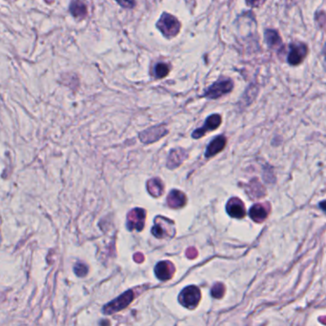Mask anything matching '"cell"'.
<instances>
[{
    "label": "cell",
    "instance_id": "17",
    "mask_svg": "<svg viewBox=\"0 0 326 326\" xmlns=\"http://www.w3.org/2000/svg\"><path fill=\"white\" fill-rule=\"evenodd\" d=\"M264 40H265L268 48L272 49V50H277V49L282 47V40L276 30L266 29L264 31Z\"/></svg>",
    "mask_w": 326,
    "mask_h": 326
},
{
    "label": "cell",
    "instance_id": "10",
    "mask_svg": "<svg viewBox=\"0 0 326 326\" xmlns=\"http://www.w3.org/2000/svg\"><path fill=\"white\" fill-rule=\"evenodd\" d=\"M175 266L174 264L168 261L159 262L156 267H155V274L156 277L159 278V280L166 281L173 278L175 274Z\"/></svg>",
    "mask_w": 326,
    "mask_h": 326
},
{
    "label": "cell",
    "instance_id": "29",
    "mask_svg": "<svg viewBox=\"0 0 326 326\" xmlns=\"http://www.w3.org/2000/svg\"><path fill=\"white\" fill-rule=\"evenodd\" d=\"M45 1H46V2L48 3V4H51V3H52V2L54 1V0H45Z\"/></svg>",
    "mask_w": 326,
    "mask_h": 326
},
{
    "label": "cell",
    "instance_id": "11",
    "mask_svg": "<svg viewBox=\"0 0 326 326\" xmlns=\"http://www.w3.org/2000/svg\"><path fill=\"white\" fill-rule=\"evenodd\" d=\"M226 211L228 215L235 219H242L246 215L244 204L238 198H232L229 199L226 205Z\"/></svg>",
    "mask_w": 326,
    "mask_h": 326
},
{
    "label": "cell",
    "instance_id": "9",
    "mask_svg": "<svg viewBox=\"0 0 326 326\" xmlns=\"http://www.w3.org/2000/svg\"><path fill=\"white\" fill-rule=\"evenodd\" d=\"M222 123V117L220 115H212L210 116L208 119H207L204 125L202 127L199 128L197 130H195L192 134V136L194 138H199L201 136L206 134L207 132H211V131H214L216 128L220 127Z\"/></svg>",
    "mask_w": 326,
    "mask_h": 326
},
{
    "label": "cell",
    "instance_id": "30",
    "mask_svg": "<svg viewBox=\"0 0 326 326\" xmlns=\"http://www.w3.org/2000/svg\"><path fill=\"white\" fill-rule=\"evenodd\" d=\"M10 2H14V1H16V0H8Z\"/></svg>",
    "mask_w": 326,
    "mask_h": 326
},
{
    "label": "cell",
    "instance_id": "1",
    "mask_svg": "<svg viewBox=\"0 0 326 326\" xmlns=\"http://www.w3.org/2000/svg\"><path fill=\"white\" fill-rule=\"evenodd\" d=\"M156 27L166 40H172L176 38L180 32L182 22L174 15L163 12L157 21Z\"/></svg>",
    "mask_w": 326,
    "mask_h": 326
},
{
    "label": "cell",
    "instance_id": "28",
    "mask_svg": "<svg viewBox=\"0 0 326 326\" xmlns=\"http://www.w3.org/2000/svg\"><path fill=\"white\" fill-rule=\"evenodd\" d=\"M100 326H110V322L108 320H102L99 322Z\"/></svg>",
    "mask_w": 326,
    "mask_h": 326
},
{
    "label": "cell",
    "instance_id": "7",
    "mask_svg": "<svg viewBox=\"0 0 326 326\" xmlns=\"http://www.w3.org/2000/svg\"><path fill=\"white\" fill-rule=\"evenodd\" d=\"M146 218V211L142 208H135L131 210L127 215L128 230H143L144 223Z\"/></svg>",
    "mask_w": 326,
    "mask_h": 326
},
{
    "label": "cell",
    "instance_id": "21",
    "mask_svg": "<svg viewBox=\"0 0 326 326\" xmlns=\"http://www.w3.org/2000/svg\"><path fill=\"white\" fill-rule=\"evenodd\" d=\"M225 293V287L223 283L218 282L211 289V295L215 299H222Z\"/></svg>",
    "mask_w": 326,
    "mask_h": 326
},
{
    "label": "cell",
    "instance_id": "15",
    "mask_svg": "<svg viewBox=\"0 0 326 326\" xmlns=\"http://www.w3.org/2000/svg\"><path fill=\"white\" fill-rule=\"evenodd\" d=\"M187 198L183 192L179 190H172L167 197L168 206L174 209L182 208L186 204Z\"/></svg>",
    "mask_w": 326,
    "mask_h": 326
},
{
    "label": "cell",
    "instance_id": "14",
    "mask_svg": "<svg viewBox=\"0 0 326 326\" xmlns=\"http://www.w3.org/2000/svg\"><path fill=\"white\" fill-rule=\"evenodd\" d=\"M226 137L224 135H219L215 137L210 144L207 146L206 151H205V157L206 158H212L215 156L216 154L221 153L226 146Z\"/></svg>",
    "mask_w": 326,
    "mask_h": 326
},
{
    "label": "cell",
    "instance_id": "4",
    "mask_svg": "<svg viewBox=\"0 0 326 326\" xmlns=\"http://www.w3.org/2000/svg\"><path fill=\"white\" fill-rule=\"evenodd\" d=\"M234 87L233 80L227 78H222L207 88L204 96L210 99H216L221 96L230 93Z\"/></svg>",
    "mask_w": 326,
    "mask_h": 326
},
{
    "label": "cell",
    "instance_id": "23",
    "mask_svg": "<svg viewBox=\"0 0 326 326\" xmlns=\"http://www.w3.org/2000/svg\"><path fill=\"white\" fill-rule=\"evenodd\" d=\"M120 7L125 10H133L136 6V0H115Z\"/></svg>",
    "mask_w": 326,
    "mask_h": 326
},
{
    "label": "cell",
    "instance_id": "8",
    "mask_svg": "<svg viewBox=\"0 0 326 326\" xmlns=\"http://www.w3.org/2000/svg\"><path fill=\"white\" fill-rule=\"evenodd\" d=\"M168 134V130L164 125L149 128L139 134V138L143 143L150 144L159 140Z\"/></svg>",
    "mask_w": 326,
    "mask_h": 326
},
{
    "label": "cell",
    "instance_id": "3",
    "mask_svg": "<svg viewBox=\"0 0 326 326\" xmlns=\"http://www.w3.org/2000/svg\"><path fill=\"white\" fill-rule=\"evenodd\" d=\"M135 294L133 290H128L123 294L120 295L117 299L113 300L112 302H108L103 307L104 314L105 315H112L117 312L125 309L129 306V304L134 301Z\"/></svg>",
    "mask_w": 326,
    "mask_h": 326
},
{
    "label": "cell",
    "instance_id": "24",
    "mask_svg": "<svg viewBox=\"0 0 326 326\" xmlns=\"http://www.w3.org/2000/svg\"><path fill=\"white\" fill-rule=\"evenodd\" d=\"M266 2V0H245V4L250 8H260Z\"/></svg>",
    "mask_w": 326,
    "mask_h": 326
},
{
    "label": "cell",
    "instance_id": "16",
    "mask_svg": "<svg viewBox=\"0 0 326 326\" xmlns=\"http://www.w3.org/2000/svg\"><path fill=\"white\" fill-rule=\"evenodd\" d=\"M186 158H187V153L183 149L172 150L168 156L167 167L172 170L178 167Z\"/></svg>",
    "mask_w": 326,
    "mask_h": 326
},
{
    "label": "cell",
    "instance_id": "12",
    "mask_svg": "<svg viewBox=\"0 0 326 326\" xmlns=\"http://www.w3.org/2000/svg\"><path fill=\"white\" fill-rule=\"evenodd\" d=\"M69 12L76 19L83 20L88 16L87 4L84 0H72L69 6Z\"/></svg>",
    "mask_w": 326,
    "mask_h": 326
},
{
    "label": "cell",
    "instance_id": "26",
    "mask_svg": "<svg viewBox=\"0 0 326 326\" xmlns=\"http://www.w3.org/2000/svg\"><path fill=\"white\" fill-rule=\"evenodd\" d=\"M134 259H135L136 263H142L143 262L142 259H144L143 255L140 254V253H136L135 255V257H134Z\"/></svg>",
    "mask_w": 326,
    "mask_h": 326
},
{
    "label": "cell",
    "instance_id": "18",
    "mask_svg": "<svg viewBox=\"0 0 326 326\" xmlns=\"http://www.w3.org/2000/svg\"><path fill=\"white\" fill-rule=\"evenodd\" d=\"M247 192L249 194V196L253 199H261L265 196V189L263 187V185L261 184V183L257 179V178H254L252 179L248 186H247Z\"/></svg>",
    "mask_w": 326,
    "mask_h": 326
},
{
    "label": "cell",
    "instance_id": "2",
    "mask_svg": "<svg viewBox=\"0 0 326 326\" xmlns=\"http://www.w3.org/2000/svg\"><path fill=\"white\" fill-rule=\"evenodd\" d=\"M152 234L158 239L174 237L175 223L165 216L158 215L155 219V224L152 228Z\"/></svg>",
    "mask_w": 326,
    "mask_h": 326
},
{
    "label": "cell",
    "instance_id": "19",
    "mask_svg": "<svg viewBox=\"0 0 326 326\" xmlns=\"http://www.w3.org/2000/svg\"><path fill=\"white\" fill-rule=\"evenodd\" d=\"M147 191L149 192V194L153 197L159 198L164 191L163 183L159 178H151L147 183Z\"/></svg>",
    "mask_w": 326,
    "mask_h": 326
},
{
    "label": "cell",
    "instance_id": "25",
    "mask_svg": "<svg viewBox=\"0 0 326 326\" xmlns=\"http://www.w3.org/2000/svg\"><path fill=\"white\" fill-rule=\"evenodd\" d=\"M186 255H187V257H188L189 259H194V258L197 257L198 253H197V250H196L195 248L191 247V248H189V249L186 251Z\"/></svg>",
    "mask_w": 326,
    "mask_h": 326
},
{
    "label": "cell",
    "instance_id": "22",
    "mask_svg": "<svg viewBox=\"0 0 326 326\" xmlns=\"http://www.w3.org/2000/svg\"><path fill=\"white\" fill-rule=\"evenodd\" d=\"M74 271L78 277L83 278L88 274V266L85 263H78L75 265Z\"/></svg>",
    "mask_w": 326,
    "mask_h": 326
},
{
    "label": "cell",
    "instance_id": "20",
    "mask_svg": "<svg viewBox=\"0 0 326 326\" xmlns=\"http://www.w3.org/2000/svg\"><path fill=\"white\" fill-rule=\"evenodd\" d=\"M169 73H170V65L165 62H158L154 67V77L157 80H160L167 77Z\"/></svg>",
    "mask_w": 326,
    "mask_h": 326
},
{
    "label": "cell",
    "instance_id": "6",
    "mask_svg": "<svg viewBox=\"0 0 326 326\" xmlns=\"http://www.w3.org/2000/svg\"><path fill=\"white\" fill-rule=\"evenodd\" d=\"M308 48L306 44L296 41L290 44L289 46V54L287 56V60L290 65L296 66L302 63L303 59L307 56Z\"/></svg>",
    "mask_w": 326,
    "mask_h": 326
},
{
    "label": "cell",
    "instance_id": "27",
    "mask_svg": "<svg viewBox=\"0 0 326 326\" xmlns=\"http://www.w3.org/2000/svg\"><path fill=\"white\" fill-rule=\"evenodd\" d=\"M319 206H320V208L324 211L326 213V200H324V201H322V202H320V204H319Z\"/></svg>",
    "mask_w": 326,
    "mask_h": 326
},
{
    "label": "cell",
    "instance_id": "13",
    "mask_svg": "<svg viewBox=\"0 0 326 326\" xmlns=\"http://www.w3.org/2000/svg\"><path fill=\"white\" fill-rule=\"evenodd\" d=\"M269 209L270 208L266 207V204L257 203L251 207V209L249 211V215L256 223H263L268 216V214L270 212Z\"/></svg>",
    "mask_w": 326,
    "mask_h": 326
},
{
    "label": "cell",
    "instance_id": "5",
    "mask_svg": "<svg viewBox=\"0 0 326 326\" xmlns=\"http://www.w3.org/2000/svg\"><path fill=\"white\" fill-rule=\"evenodd\" d=\"M200 299H201L200 290L199 287L195 285L185 287L178 296L179 303L188 309L196 308L199 305Z\"/></svg>",
    "mask_w": 326,
    "mask_h": 326
}]
</instances>
